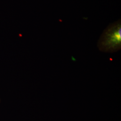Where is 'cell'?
Wrapping results in <instances>:
<instances>
[{
  "label": "cell",
  "mask_w": 121,
  "mask_h": 121,
  "mask_svg": "<svg viewBox=\"0 0 121 121\" xmlns=\"http://www.w3.org/2000/svg\"><path fill=\"white\" fill-rule=\"evenodd\" d=\"M99 50L105 52H114L121 49V20L111 23L99 37L97 43Z\"/></svg>",
  "instance_id": "obj_1"
}]
</instances>
